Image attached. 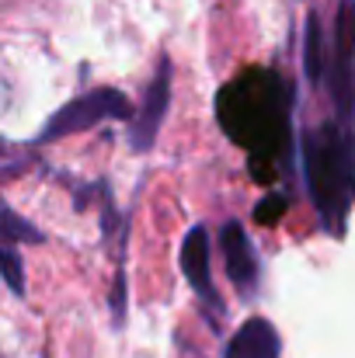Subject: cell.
Returning a JSON list of instances; mask_svg holds the SVG:
<instances>
[{
	"label": "cell",
	"mask_w": 355,
	"mask_h": 358,
	"mask_svg": "<svg viewBox=\"0 0 355 358\" xmlns=\"http://www.w3.org/2000/svg\"><path fill=\"white\" fill-rule=\"evenodd\" d=\"M220 243H223V261H227V275H230L234 289L244 299H251L258 292V282H261V264H258V250L251 247L244 223L227 220L220 227Z\"/></svg>",
	"instance_id": "6"
},
{
	"label": "cell",
	"mask_w": 355,
	"mask_h": 358,
	"mask_svg": "<svg viewBox=\"0 0 355 358\" xmlns=\"http://www.w3.org/2000/svg\"><path fill=\"white\" fill-rule=\"evenodd\" d=\"M181 271H185L188 285L195 289L206 317L216 324L220 313H223V303H220L213 275H209V234H206V227H192L181 240Z\"/></svg>",
	"instance_id": "5"
},
{
	"label": "cell",
	"mask_w": 355,
	"mask_h": 358,
	"mask_svg": "<svg viewBox=\"0 0 355 358\" xmlns=\"http://www.w3.org/2000/svg\"><path fill=\"white\" fill-rule=\"evenodd\" d=\"M335 119L355 136V0H342L335 21V63H331Z\"/></svg>",
	"instance_id": "3"
},
{
	"label": "cell",
	"mask_w": 355,
	"mask_h": 358,
	"mask_svg": "<svg viewBox=\"0 0 355 358\" xmlns=\"http://www.w3.org/2000/svg\"><path fill=\"white\" fill-rule=\"evenodd\" d=\"M4 282L14 296H25V271H21V257L14 243H4Z\"/></svg>",
	"instance_id": "9"
},
{
	"label": "cell",
	"mask_w": 355,
	"mask_h": 358,
	"mask_svg": "<svg viewBox=\"0 0 355 358\" xmlns=\"http://www.w3.org/2000/svg\"><path fill=\"white\" fill-rule=\"evenodd\" d=\"M129 115V101L122 91L112 87H98V91H88L74 101H67L53 119L46 122L35 136V146H46V143H56L70 132H84V129H95L98 122L105 119H125Z\"/></svg>",
	"instance_id": "2"
},
{
	"label": "cell",
	"mask_w": 355,
	"mask_h": 358,
	"mask_svg": "<svg viewBox=\"0 0 355 358\" xmlns=\"http://www.w3.org/2000/svg\"><path fill=\"white\" fill-rule=\"evenodd\" d=\"M303 73H307L310 87L324 84V31H321L317 14H310L307 28H303Z\"/></svg>",
	"instance_id": "8"
},
{
	"label": "cell",
	"mask_w": 355,
	"mask_h": 358,
	"mask_svg": "<svg viewBox=\"0 0 355 358\" xmlns=\"http://www.w3.org/2000/svg\"><path fill=\"white\" fill-rule=\"evenodd\" d=\"M18 240H32V243H42L46 237H42V234H39L35 227L21 223L14 209H4V243H18Z\"/></svg>",
	"instance_id": "10"
},
{
	"label": "cell",
	"mask_w": 355,
	"mask_h": 358,
	"mask_svg": "<svg viewBox=\"0 0 355 358\" xmlns=\"http://www.w3.org/2000/svg\"><path fill=\"white\" fill-rule=\"evenodd\" d=\"M303 178L328 234L345 230L355 199V136L338 122H324L303 139Z\"/></svg>",
	"instance_id": "1"
},
{
	"label": "cell",
	"mask_w": 355,
	"mask_h": 358,
	"mask_svg": "<svg viewBox=\"0 0 355 358\" xmlns=\"http://www.w3.org/2000/svg\"><path fill=\"white\" fill-rule=\"evenodd\" d=\"M171 56H160L157 59V70L146 84V94H143V105H139V115H136V125H132V150L146 153L153 150L157 136H160V125L167 119V105H171Z\"/></svg>",
	"instance_id": "4"
},
{
	"label": "cell",
	"mask_w": 355,
	"mask_h": 358,
	"mask_svg": "<svg viewBox=\"0 0 355 358\" xmlns=\"http://www.w3.org/2000/svg\"><path fill=\"white\" fill-rule=\"evenodd\" d=\"M282 338L265 317H251L237 327L223 348V358H279Z\"/></svg>",
	"instance_id": "7"
}]
</instances>
